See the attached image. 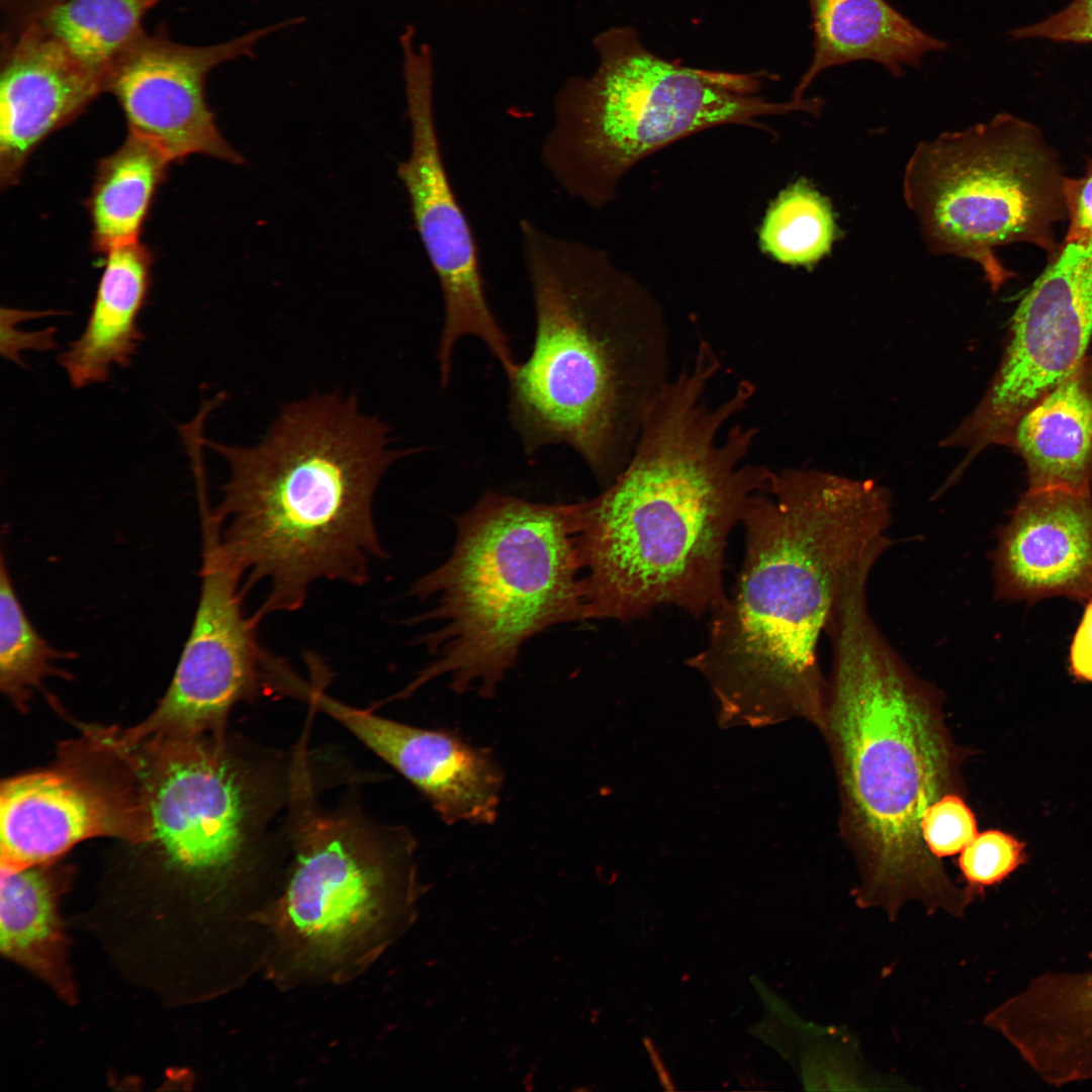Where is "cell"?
<instances>
[{
  "label": "cell",
  "instance_id": "obj_1",
  "mask_svg": "<svg viewBox=\"0 0 1092 1092\" xmlns=\"http://www.w3.org/2000/svg\"><path fill=\"white\" fill-rule=\"evenodd\" d=\"M721 366L701 340L649 407L626 465L579 503L585 619L630 621L662 605L699 617L725 598L729 534L775 470L746 461L756 428H728L750 403L753 383L708 402Z\"/></svg>",
  "mask_w": 1092,
  "mask_h": 1092
},
{
  "label": "cell",
  "instance_id": "obj_2",
  "mask_svg": "<svg viewBox=\"0 0 1092 1092\" xmlns=\"http://www.w3.org/2000/svg\"><path fill=\"white\" fill-rule=\"evenodd\" d=\"M890 493L872 479L786 468L754 495L737 581L687 661L708 682L722 728L803 719L819 729L820 635L850 574L890 546Z\"/></svg>",
  "mask_w": 1092,
  "mask_h": 1092
},
{
  "label": "cell",
  "instance_id": "obj_3",
  "mask_svg": "<svg viewBox=\"0 0 1092 1092\" xmlns=\"http://www.w3.org/2000/svg\"><path fill=\"white\" fill-rule=\"evenodd\" d=\"M832 647L819 731L833 763L838 828L859 875V906L890 915L910 899L963 914L975 899L928 850L922 820L947 793L965 794L966 752L939 691L905 663L878 628L867 586L841 594L826 628Z\"/></svg>",
  "mask_w": 1092,
  "mask_h": 1092
},
{
  "label": "cell",
  "instance_id": "obj_4",
  "mask_svg": "<svg viewBox=\"0 0 1092 1092\" xmlns=\"http://www.w3.org/2000/svg\"><path fill=\"white\" fill-rule=\"evenodd\" d=\"M535 312L531 354L509 381L527 455L566 445L607 486L672 376L660 301L606 250L519 222Z\"/></svg>",
  "mask_w": 1092,
  "mask_h": 1092
},
{
  "label": "cell",
  "instance_id": "obj_5",
  "mask_svg": "<svg viewBox=\"0 0 1092 1092\" xmlns=\"http://www.w3.org/2000/svg\"><path fill=\"white\" fill-rule=\"evenodd\" d=\"M355 396L325 394L285 405L253 447L204 439L230 477L213 510L219 546L244 582H267L254 617L301 608L320 580L363 585L386 557L373 516L386 469L406 453Z\"/></svg>",
  "mask_w": 1092,
  "mask_h": 1092
},
{
  "label": "cell",
  "instance_id": "obj_6",
  "mask_svg": "<svg viewBox=\"0 0 1092 1092\" xmlns=\"http://www.w3.org/2000/svg\"><path fill=\"white\" fill-rule=\"evenodd\" d=\"M579 513L487 491L458 518L450 556L410 589L433 602L419 620L437 621L422 639L436 659L401 696L446 674L456 693L478 682L492 697L530 638L585 619Z\"/></svg>",
  "mask_w": 1092,
  "mask_h": 1092
},
{
  "label": "cell",
  "instance_id": "obj_7",
  "mask_svg": "<svg viewBox=\"0 0 1092 1092\" xmlns=\"http://www.w3.org/2000/svg\"><path fill=\"white\" fill-rule=\"evenodd\" d=\"M595 46L597 70L559 90L540 152L558 187L595 210L615 199L636 164L676 141L725 124L761 128L759 117L821 107L818 98L774 102L757 96L763 73L667 61L645 48L633 27L610 28Z\"/></svg>",
  "mask_w": 1092,
  "mask_h": 1092
},
{
  "label": "cell",
  "instance_id": "obj_8",
  "mask_svg": "<svg viewBox=\"0 0 1092 1092\" xmlns=\"http://www.w3.org/2000/svg\"><path fill=\"white\" fill-rule=\"evenodd\" d=\"M1064 180L1035 128L1004 113L920 143L903 194L928 249L973 261L997 291L1012 277L998 248L1059 251L1052 229L1066 212Z\"/></svg>",
  "mask_w": 1092,
  "mask_h": 1092
},
{
  "label": "cell",
  "instance_id": "obj_9",
  "mask_svg": "<svg viewBox=\"0 0 1092 1092\" xmlns=\"http://www.w3.org/2000/svg\"><path fill=\"white\" fill-rule=\"evenodd\" d=\"M412 873L332 820L308 823L283 889L258 914L261 969L281 987L337 984L362 973L406 925Z\"/></svg>",
  "mask_w": 1092,
  "mask_h": 1092
},
{
  "label": "cell",
  "instance_id": "obj_10",
  "mask_svg": "<svg viewBox=\"0 0 1092 1092\" xmlns=\"http://www.w3.org/2000/svg\"><path fill=\"white\" fill-rule=\"evenodd\" d=\"M81 733L59 745L49 766L2 781L1 864L56 862L97 837L129 846L149 838L148 796L132 752L107 726L81 725Z\"/></svg>",
  "mask_w": 1092,
  "mask_h": 1092
},
{
  "label": "cell",
  "instance_id": "obj_11",
  "mask_svg": "<svg viewBox=\"0 0 1092 1092\" xmlns=\"http://www.w3.org/2000/svg\"><path fill=\"white\" fill-rule=\"evenodd\" d=\"M198 603L172 680L138 724L112 725L115 741L130 748L146 740L222 735L231 708L286 666L260 643L259 622L243 607L242 577L223 554L216 526L202 521Z\"/></svg>",
  "mask_w": 1092,
  "mask_h": 1092
},
{
  "label": "cell",
  "instance_id": "obj_12",
  "mask_svg": "<svg viewBox=\"0 0 1092 1092\" xmlns=\"http://www.w3.org/2000/svg\"><path fill=\"white\" fill-rule=\"evenodd\" d=\"M403 79L411 146L397 175L410 201L415 228L438 279L444 309L437 360L449 376L457 342L478 338L508 368L515 362L510 339L486 296L478 246L457 198L443 158L434 109L432 57L410 52Z\"/></svg>",
  "mask_w": 1092,
  "mask_h": 1092
},
{
  "label": "cell",
  "instance_id": "obj_13",
  "mask_svg": "<svg viewBox=\"0 0 1092 1092\" xmlns=\"http://www.w3.org/2000/svg\"><path fill=\"white\" fill-rule=\"evenodd\" d=\"M129 749L151 817L149 838L130 847L184 881L225 885L243 855L246 803L223 736L147 740Z\"/></svg>",
  "mask_w": 1092,
  "mask_h": 1092
},
{
  "label": "cell",
  "instance_id": "obj_14",
  "mask_svg": "<svg viewBox=\"0 0 1092 1092\" xmlns=\"http://www.w3.org/2000/svg\"><path fill=\"white\" fill-rule=\"evenodd\" d=\"M1092 336V240L1065 243L1019 303L1001 364L975 411L941 443L965 469L1007 445L1017 420L1084 361Z\"/></svg>",
  "mask_w": 1092,
  "mask_h": 1092
},
{
  "label": "cell",
  "instance_id": "obj_15",
  "mask_svg": "<svg viewBox=\"0 0 1092 1092\" xmlns=\"http://www.w3.org/2000/svg\"><path fill=\"white\" fill-rule=\"evenodd\" d=\"M289 19L226 41L187 46L144 31L113 63L106 91L117 99L128 133L158 148L170 161L205 155L242 164L224 140L206 102L205 81L216 66L246 56Z\"/></svg>",
  "mask_w": 1092,
  "mask_h": 1092
},
{
  "label": "cell",
  "instance_id": "obj_16",
  "mask_svg": "<svg viewBox=\"0 0 1092 1092\" xmlns=\"http://www.w3.org/2000/svg\"><path fill=\"white\" fill-rule=\"evenodd\" d=\"M304 693L315 708L414 785L445 823L495 821L504 774L485 748L468 743L453 730L415 727L348 706L316 685Z\"/></svg>",
  "mask_w": 1092,
  "mask_h": 1092
},
{
  "label": "cell",
  "instance_id": "obj_17",
  "mask_svg": "<svg viewBox=\"0 0 1092 1092\" xmlns=\"http://www.w3.org/2000/svg\"><path fill=\"white\" fill-rule=\"evenodd\" d=\"M995 594L1010 601L1092 599V497L1028 490L999 534Z\"/></svg>",
  "mask_w": 1092,
  "mask_h": 1092
},
{
  "label": "cell",
  "instance_id": "obj_18",
  "mask_svg": "<svg viewBox=\"0 0 1092 1092\" xmlns=\"http://www.w3.org/2000/svg\"><path fill=\"white\" fill-rule=\"evenodd\" d=\"M107 76L75 59L30 21L10 42L0 79V185L17 183L34 150L75 119Z\"/></svg>",
  "mask_w": 1092,
  "mask_h": 1092
},
{
  "label": "cell",
  "instance_id": "obj_19",
  "mask_svg": "<svg viewBox=\"0 0 1092 1092\" xmlns=\"http://www.w3.org/2000/svg\"><path fill=\"white\" fill-rule=\"evenodd\" d=\"M985 1023L1048 1085L1092 1079V971L1041 974Z\"/></svg>",
  "mask_w": 1092,
  "mask_h": 1092
},
{
  "label": "cell",
  "instance_id": "obj_20",
  "mask_svg": "<svg viewBox=\"0 0 1092 1092\" xmlns=\"http://www.w3.org/2000/svg\"><path fill=\"white\" fill-rule=\"evenodd\" d=\"M814 34L809 68L797 84L793 100L824 70L856 61H872L900 77L905 67L948 44L921 30L887 0H808Z\"/></svg>",
  "mask_w": 1092,
  "mask_h": 1092
},
{
  "label": "cell",
  "instance_id": "obj_21",
  "mask_svg": "<svg viewBox=\"0 0 1092 1092\" xmlns=\"http://www.w3.org/2000/svg\"><path fill=\"white\" fill-rule=\"evenodd\" d=\"M105 254L84 330L57 359L74 388L106 381L113 366L127 367L144 341L139 316L150 292L152 254L140 241Z\"/></svg>",
  "mask_w": 1092,
  "mask_h": 1092
},
{
  "label": "cell",
  "instance_id": "obj_22",
  "mask_svg": "<svg viewBox=\"0 0 1092 1092\" xmlns=\"http://www.w3.org/2000/svg\"><path fill=\"white\" fill-rule=\"evenodd\" d=\"M1007 445L1026 464L1028 490L1090 492L1092 373L1085 361L1017 420Z\"/></svg>",
  "mask_w": 1092,
  "mask_h": 1092
},
{
  "label": "cell",
  "instance_id": "obj_23",
  "mask_svg": "<svg viewBox=\"0 0 1092 1092\" xmlns=\"http://www.w3.org/2000/svg\"><path fill=\"white\" fill-rule=\"evenodd\" d=\"M72 875L71 867L57 861L1 864V950L63 993L70 987L58 902Z\"/></svg>",
  "mask_w": 1092,
  "mask_h": 1092
},
{
  "label": "cell",
  "instance_id": "obj_24",
  "mask_svg": "<svg viewBox=\"0 0 1092 1092\" xmlns=\"http://www.w3.org/2000/svg\"><path fill=\"white\" fill-rule=\"evenodd\" d=\"M170 164L158 148L130 133L117 150L99 161L86 202L96 252L105 254L140 241Z\"/></svg>",
  "mask_w": 1092,
  "mask_h": 1092
},
{
  "label": "cell",
  "instance_id": "obj_25",
  "mask_svg": "<svg viewBox=\"0 0 1092 1092\" xmlns=\"http://www.w3.org/2000/svg\"><path fill=\"white\" fill-rule=\"evenodd\" d=\"M158 2L58 0L28 22L39 25L83 65L108 76L113 63L143 32L144 16Z\"/></svg>",
  "mask_w": 1092,
  "mask_h": 1092
},
{
  "label": "cell",
  "instance_id": "obj_26",
  "mask_svg": "<svg viewBox=\"0 0 1092 1092\" xmlns=\"http://www.w3.org/2000/svg\"><path fill=\"white\" fill-rule=\"evenodd\" d=\"M837 226L831 203L801 178L770 203L759 230L761 250L780 263L812 267L832 249Z\"/></svg>",
  "mask_w": 1092,
  "mask_h": 1092
},
{
  "label": "cell",
  "instance_id": "obj_27",
  "mask_svg": "<svg viewBox=\"0 0 1092 1092\" xmlns=\"http://www.w3.org/2000/svg\"><path fill=\"white\" fill-rule=\"evenodd\" d=\"M72 657L55 648L36 630L27 616L13 585L9 569L1 555L0 563V690L19 712L29 710V703L49 676L67 677L56 666Z\"/></svg>",
  "mask_w": 1092,
  "mask_h": 1092
},
{
  "label": "cell",
  "instance_id": "obj_28",
  "mask_svg": "<svg viewBox=\"0 0 1092 1092\" xmlns=\"http://www.w3.org/2000/svg\"><path fill=\"white\" fill-rule=\"evenodd\" d=\"M1026 861L1025 845L998 829L978 832L960 852L958 868L966 888L978 897L985 888L997 885Z\"/></svg>",
  "mask_w": 1092,
  "mask_h": 1092
},
{
  "label": "cell",
  "instance_id": "obj_29",
  "mask_svg": "<svg viewBox=\"0 0 1092 1092\" xmlns=\"http://www.w3.org/2000/svg\"><path fill=\"white\" fill-rule=\"evenodd\" d=\"M921 828L928 850L938 859L960 853L978 834L976 815L962 793L936 800Z\"/></svg>",
  "mask_w": 1092,
  "mask_h": 1092
},
{
  "label": "cell",
  "instance_id": "obj_30",
  "mask_svg": "<svg viewBox=\"0 0 1092 1092\" xmlns=\"http://www.w3.org/2000/svg\"><path fill=\"white\" fill-rule=\"evenodd\" d=\"M1014 39L1092 43V0H1072L1045 19L1010 32Z\"/></svg>",
  "mask_w": 1092,
  "mask_h": 1092
},
{
  "label": "cell",
  "instance_id": "obj_31",
  "mask_svg": "<svg viewBox=\"0 0 1092 1092\" xmlns=\"http://www.w3.org/2000/svg\"><path fill=\"white\" fill-rule=\"evenodd\" d=\"M1065 211L1069 226L1065 243L1092 240V166L1077 179L1065 178L1063 186Z\"/></svg>",
  "mask_w": 1092,
  "mask_h": 1092
},
{
  "label": "cell",
  "instance_id": "obj_32",
  "mask_svg": "<svg viewBox=\"0 0 1092 1092\" xmlns=\"http://www.w3.org/2000/svg\"><path fill=\"white\" fill-rule=\"evenodd\" d=\"M1070 662L1071 669L1078 678L1092 681V600L1087 605L1075 633Z\"/></svg>",
  "mask_w": 1092,
  "mask_h": 1092
},
{
  "label": "cell",
  "instance_id": "obj_33",
  "mask_svg": "<svg viewBox=\"0 0 1092 1092\" xmlns=\"http://www.w3.org/2000/svg\"><path fill=\"white\" fill-rule=\"evenodd\" d=\"M158 1L160 2V1H162V0H158Z\"/></svg>",
  "mask_w": 1092,
  "mask_h": 1092
}]
</instances>
